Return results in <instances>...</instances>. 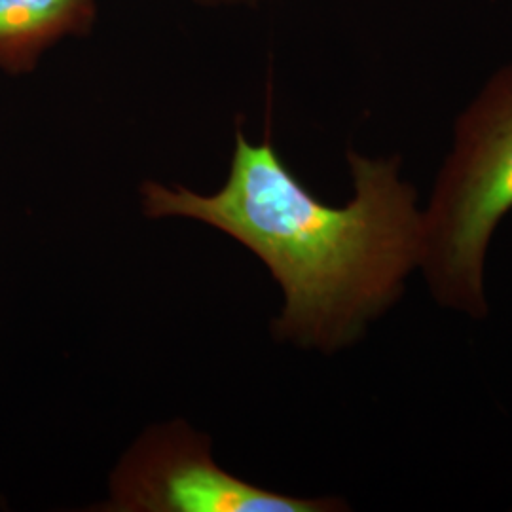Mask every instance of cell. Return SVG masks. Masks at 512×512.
I'll use <instances>...</instances> for the list:
<instances>
[{
    "mask_svg": "<svg viewBox=\"0 0 512 512\" xmlns=\"http://www.w3.org/2000/svg\"><path fill=\"white\" fill-rule=\"evenodd\" d=\"M348 162L353 198L334 207L294 177L270 139L253 145L238 131L217 194L145 183L143 211L202 220L245 245L285 296L275 336L334 353L397 304L423 253L418 194L401 179V160L349 152Z\"/></svg>",
    "mask_w": 512,
    "mask_h": 512,
    "instance_id": "obj_1",
    "label": "cell"
},
{
    "mask_svg": "<svg viewBox=\"0 0 512 512\" xmlns=\"http://www.w3.org/2000/svg\"><path fill=\"white\" fill-rule=\"evenodd\" d=\"M512 211V63L463 110L454 145L421 209L420 270L435 302L475 321L488 317L486 256Z\"/></svg>",
    "mask_w": 512,
    "mask_h": 512,
    "instance_id": "obj_2",
    "label": "cell"
},
{
    "mask_svg": "<svg viewBox=\"0 0 512 512\" xmlns=\"http://www.w3.org/2000/svg\"><path fill=\"white\" fill-rule=\"evenodd\" d=\"M114 512H330L338 499L277 494L220 469L205 435L183 421L143 435L112 475Z\"/></svg>",
    "mask_w": 512,
    "mask_h": 512,
    "instance_id": "obj_3",
    "label": "cell"
},
{
    "mask_svg": "<svg viewBox=\"0 0 512 512\" xmlns=\"http://www.w3.org/2000/svg\"><path fill=\"white\" fill-rule=\"evenodd\" d=\"M95 19V0H0V69L31 71L57 40L84 35Z\"/></svg>",
    "mask_w": 512,
    "mask_h": 512,
    "instance_id": "obj_4",
    "label": "cell"
},
{
    "mask_svg": "<svg viewBox=\"0 0 512 512\" xmlns=\"http://www.w3.org/2000/svg\"><path fill=\"white\" fill-rule=\"evenodd\" d=\"M205 4H228V2H255V0H200Z\"/></svg>",
    "mask_w": 512,
    "mask_h": 512,
    "instance_id": "obj_5",
    "label": "cell"
}]
</instances>
